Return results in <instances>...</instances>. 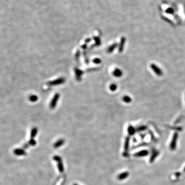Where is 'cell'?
Here are the masks:
<instances>
[{
	"label": "cell",
	"mask_w": 185,
	"mask_h": 185,
	"mask_svg": "<svg viewBox=\"0 0 185 185\" xmlns=\"http://www.w3.org/2000/svg\"><path fill=\"white\" fill-rule=\"evenodd\" d=\"M150 67L152 70L155 73V74L157 76H162L163 75V72L162 71V70L159 67H158L155 64H151L150 65Z\"/></svg>",
	"instance_id": "6da1fadb"
},
{
	"label": "cell",
	"mask_w": 185,
	"mask_h": 185,
	"mask_svg": "<svg viewBox=\"0 0 185 185\" xmlns=\"http://www.w3.org/2000/svg\"><path fill=\"white\" fill-rule=\"evenodd\" d=\"M177 138H178V134L177 133H175L173 135L172 140L171 141L170 145V149L172 150H175L176 148V142H177Z\"/></svg>",
	"instance_id": "7a4b0ae2"
},
{
	"label": "cell",
	"mask_w": 185,
	"mask_h": 185,
	"mask_svg": "<svg viewBox=\"0 0 185 185\" xmlns=\"http://www.w3.org/2000/svg\"><path fill=\"white\" fill-rule=\"evenodd\" d=\"M129 137H127L126 141H125V145H124V151L123 153V156L125 157L128 156V151L129 147Z\"/></svg>",
	"instance_id": "3957f363"
},
{
	"label": "cell",
	"mask_w": 185,
	"mask_h": 185,
	"mask_svg": "<svg viewBox=\"0 0 185 185\" xmlns=\"http://www.w3.org/2000/svg\"><path fill=\"white\" fill-rule=\"evenodd\" d=\"M59 98V94H57L55 95V96L53 98V99L52 100V101L50 103V108H55V106L56 105L57 102L58 101Z\"/></svg>",
	"instance_id": "277c9868"
},
{
	"label": "cell",
	"mask_w": 185,
	"mask_h": 185,
	"mask_svg": "<svg viewBox=\"0 0 185 185\" xmlns=\"http://www.w3.org/2000/svg\"><path fill=\"white\" fill-rule=\"evenodd\" d=\"M65 143V140L63 139H59L58 140H57L56 142L54 143V147L55 148H58L60 146H62Z\"/></svg>",
	"instance_id": "5b68a950"
},
{
	"label": "cell",
	"mask_w": 185,
	"mask_h": 185,
	"mask_svg": "<svg viewBox=\"0 0 185 185\" xmlns=\"http://www.w3.org/2000/svg\"><path fill=\"white\" fill-rule=\"evenodd\" d=\"M148 151L146 150H143L140 152H137V153L134 154V156L135 157H143L146 156L148 154Z\"/></svg>",
	"instance_id": "8992f818"
},
{
	"label": "cell",
	"mask_w": 185,
	"mask_h": 185,
	"mask_svg": "<svg viewBox=\"0 0 185 185\" xmlns=\"http://www.w3.org/2000/svg\"><path fill=\"white\" fill-rule=\"evenodd\" d=\"M125 42H126V38H125L124 37H122L121 38L120 44H119V52H122V50H123Z\"/></svg>",
	"instance_id": "52a82bcc"
},
{
	"label": "cell",
	"mask_w": 185,
	"mask_h": 185,
	"mask_svg": "<svg viewBox=\"0 0 185 185\" xmlns=\"http://www.w3.org/2000/svg\"><path fill=\"white\" fill-rule=\"evenodd\" d=\"M129 175V172H124L118 175L117 178L119 180H123V179H126Z\"/></svg>",
	"instance_id": "ba28073f"
},
{
	"label": "cell",
	"mask_w": 185,
	"mask_h": 185,
	"mask_svg": "<svg viewBox=\"0 0 185 185\" xmlns=\"http://www.w3.org/2000/svg\"><path fill=\"white\" fill-rule=\"evenodd\" d=\"M113 75L116 77H120L122 75V72L120 69H116L114 70Z\"/></svg>",
	"instance_id": "9c48e42d"
},
{
	"label": "cell",
	"mask_w": 185,
	"mask_h": 185,
	"mask_svg": "<svg viewBox=\"0 0 185 185\" xmlns=\"http://www.w3.org/2000/svg\"><path fill=\"white\" fill-rule=\"evenodd\" d=\"M15 153L17 155H23L26 154L25 151L22 149H16L15 150Z\"/></svg>",
	"instance_id": "30bf717a"
},
{
	"label": "cell",
	"mask_w": 185,
	"mask_h": 185,
	"mask_svg": "<svg viewBox=\"0 0 185 185\" xmlns=\"http://www.w3.org/2000/svg\"><path fill=\"white\" fill-rule=\"evenodd\" d=\"M159 153L157 151L154 150V152H153V153L152 154L151 157L150 158V162H152L154 161V160L155 159V158L158 155Z\"/></svg>",
	"instance_id": "8fae6325"
},
{
	"label": "cell",
	"mask_w": 185,
	"mask_h": 185,
	"mask_svg": "<svg viewBox=\"0 0 185 185\" xmlns=\"http://www.w3.org/2000/svg\"><path fill=\"white\" fill-rule=\"evenodd\" d=\"M58 170L61 173H62L64 171V167L63 165V163H62V161L58 162Z\"/></svg>",
	"instance_id": "7c38bea8"
},
{
	"label": "cell",
	"mask_w": 185,
	"mask_h": 185,
	"mask_svg": "<svg viewBox=\"0 0 185 185\" xmlns=\"http://www.w3.org/2000/svg\"><path fill=\"white\" fill-rule=\"evenodd\" d=\"M135 129L132 126H129L127 128V132L130 135H133L134 134L135 132Z\"/></svg>",
	"instance_id": "4fadbf2b"
},
{
	"label": "cell",
	"mask_w": 185,
	"mask_h": 185,
	"mask_svg": "<svg viewBox=\"0 0 185 185\" xmlns=\"http://www.w3.org/2000/svg\"><path fill=\"white\" fill-rule=\"evenodd\" d=\"M37 132H38V129L36 128V127H34V128L32 129L31 130V138H34L35 136H36V134H37Z\"/></svg>",
	"instance_id": "5bb4252c"
},
{
	"label": "cell",
	"mask_w": 185,
	"mask_h": 185,
	"mask_svg": "<svg viewBox=\"0 0 185 185\" xmlns=\"http://www.w3.org/2000/svg\"><path fill=\"white\" fill-rule=\"evenodd\" d=\"M64 81V79H59L56 80L55 81H54L53 83H51V84H54V85H57V84H59L62 83H63Z\"/></svg>",
	"instance_id": "9a60e30c"
},
{
	"label": "cell",
	"mask_w": 185,
	"mask_h": 185,
	"mask_svg": "<svg viewBox=\"0 0 185 185\" xmlns=\"http://www.w3.org/2000/svg\"><path fill=\"white\" fill-rule=\"evenodd\" d=\"M117 43H115V44H114L113 45H111L110 47L108 48V53L112 52V51L114 50V49H115L117 47Z\"/></svg>",
	"instance_id": "2e32d148"
},
{
	"label": "cell",
	"mask_w": 185,
	"mask_h": 185,
	"mask_svg": "<svg viewBox=\"0 0 185 185\" xmlns=\"http://www.w3.org/2000/svg\"><path fill=\"white\" fill-rule=\"evenodd\" d=\"M123 101L126 103H130L132 101V99L128 96H126L123 97Z\"/></svg>",
	"instance_id": "e0dca14e"
},
{
	"label": "cell",
	"mask_w": 185,
	"mask_h": 185,
	"mask_svg": "<svg viewBox=\"0 0 185 185\" xmlns=\"http://www.w3.org/2000/svg\"><path fill=\"white\" fill-rule=\"evenodd\" d=\"M29 100L32 102H35L38 100V97L35 95H32L29 97Z\"/></svg>",
	"instance_id": "ac0fdd59"
},
{
	"label": "cell",
	"mask_w": 185,
	"mask_h": 185,
	"mask_svg": "<svg viewBox=\"0 0 185 185\" xmlns=\"http://www.w3.org/2000/svg\"><path fill=\"white\" fill-rule=\"evenodd\" d=\"M110 89L112 91H115L116 89H117V85L116 84H111L110 86Z\"/></svg>",
	"instance_id": "d6986e66"
},
{
	"label": "cell",
	"mask_w": 185,
	"mask_h": 185,
	"mask_svg": "<svg viewBox=\"0 0 185 185\" xmlns=\"http://www.w3.org/2000/svg\"><path fill=\"white\" fill-rule=\"evenodd\" d=\"M53 159H54V160H55L56 162H57L62 161L61 158L60 157V156H57V155H56V156H54Z\"/></svg>",
	"instance_id": "ffe728a7"
},
{
	"label": "cell",
	"mask_w": 185,
	"mask_h": 185,
	"mask_svg": "<svg viewBox=\"0 0 185 185\" xmlns=\"http://www.w3.org/2000/svg\"><path fill=\"white\" fill-rule=\"evenodd\" d=\"M29 143L30 145H31V146H35L36 144V141H35L33 138H31V139L30 140Z\"/></svg>",
	"instance_id": "44dd1931"
},
{
	"label": "cell",
	"mask_w": 185,
	"mask_h": 185,
	"mask_svg": "<svg viewBox=\"0 0 185 185\" xmlns=\"http://www.w3.org/2000/svg\"><path fill=\"white\" fill-rule=\"evenodd\" d=\"M166 12L168 13H169V14H173L174 12V10L172 8H169L166 10Z\"/></svg>",
	"instance_id": "7402d4cb"
},
{
	"label": "cell",
	"mask_w": 185,
	"mask_h": 185,
	"mask_svg": "<svg viewBox=\"0 0 185 185\" xmlns=\"http://www.w3.org/2000/svg\"><path fill=\"white\" fill-rule=\"evenodd\" d=\"M146 129V127L145 126H142V127H139L138 128V131H143V130H145Z\"/></svg>",
	"instance_id": "603a6c76"
},
{
	"label": "cell",
	"mask_w": 185,
	"mask_h": 185,
	"mask_svg": "<svg viewBox=\"0 0 185 185\" xmlns=\"http://www.w3.org/2000/svg\"><path fill=\"white\" fill-rule=\"evenodd\" d=\"M94 61V63H97V64L100 63V59H95Z\"/></svg>",
	"instance_id": "cb8c5ba5"
},
{
	"label": "cell",
	"mask_w": 185,
	"mask_h": 185,
	"mask_svg": "<svg viewBox=\"0 0 185 185\" xmlns=\"http://www.w3.org/2000/svg\"><path fill=\"white\" fill-rule=\"evenodd\" d=\"M73 185H78L77 184H73Z\"/></svg>",
	"instance_id": "d4e9b609"
},
{
	"label": "cell",
	"mask_w": 185,
	"mask_h": 185,
	"mask_svg": "<svg viewBox=\"0 0 185 185\" xmlns=\"http://www.w3.org/2000/svg\"></svg>",
	"instance_id": "484cf974"
}]
</instances>
